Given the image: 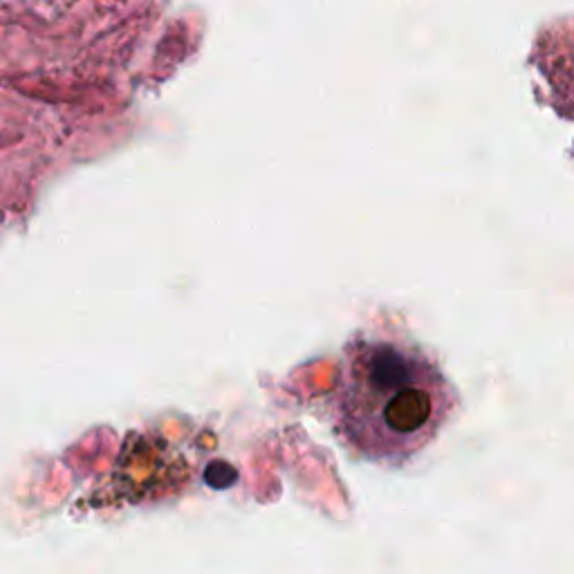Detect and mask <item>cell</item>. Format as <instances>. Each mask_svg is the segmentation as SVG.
Returning <instances> with one entry per match:
<instances>
[{"instance_id":"6da1fadb","label":"cell","mask_w":574,"mask_h":574,"mask_svg":"<svg viewBox=\"0 0 574 574\" xmlns=\"http://www.w3.org/2000/svg\"><path fill=\"white\" fill-rule=\"evenodd\" d=\"M458 395L433 359L393 341L346 346L332 397L337 433L368 458H404L435 438Z\"/></svg>"}]
</instances>
